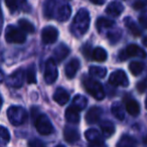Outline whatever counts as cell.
Returning <instances> with one entry per match:
<instances>
[{
    "mask_svg": "<svg viewBox=\"0 0 147 147\" xmlns=\"http://www.w3.org/2000/svg\"><path fill=\"white\" fill-rule=\"evenodd\" d=\"M90 15L86 9H81L78 11L73 21V28L75 33L79 35H84L88 31L90 26Z\"/></svg>",
    "mask_w": 147,
    "mask_h": 147,
    "instance_id": "1",
    "label": "cell"
},
{
    "mask_svg": "<svg viewBox=\"0 0 147 147\" xmlns=\"http://www.w3.org/2000/svg\"><path fill=\"white\" fill-rule=\"evenodd\" d=\"M83 85L86 91L94 97L96 100H103L105 97V91L103 86L96 80H93L90 78H84L83 80Z\"/></svg>",
    "mask_w": 147,
    "mask_h": 147,
    "instance_id": "2",
    "label": "cell"
},
{
    "mask_svg": "<svg viewBox=\"0 0 147 147\" xmlns=\"http://www.w3.org/2000/svg\"><path fill=\"white\" fill-rule=\"evenodd\" d=\"M7 116H8L9 121L14 126L23 124L26 121L27 118V114L24 109L21 108V107H16V106H12L8 109Z\"/></svg>",
    "mask_w": 147,
    "mask_h": 147,
    "instance_id": "3",
    "label": "cell"
},
{
    "mask_svg": "<svg viewBox=\"0 0 147 147\" xmlns=\"http://www.w3.org/2000/svg\"><path fill=\"white\" fill-rule=\"evenodd\" d=\"M5 39L10 43H23L26 39V35L22 29L20 30L13 25H9L5 30Z\"/></svg>",
    "mask_w": 147,
    "mask_h": 147,
    "instance_id": "4",
    "label": "cell"
},
{
    "mask_svg": "<svg viewBox=\"0 0 147 147\" xmlns=\"http://www.w3.org/2000/svg\"><path fill=\"white\" fill-rule=\"evenodd\" d=\"M35 128L37 132L43 136H47L53 133V126L47 115H39L35 120Z\"/></svg>",
    "mask_w": 147,
    "mask_h": 147,
    "instance_id": "5",
    "label": "cell"
},
{
    "mask_svg": "<svg viewBox=\"0 0 147 147\" xmlns=\"http://www.w3.org/2000/svg\"><path fill=\"white\" fill-rule=\"evenodd\" d=\"M59 71L57 69V65L53 59H49L45 63V81L47 84L51 85L55 82L57 79Z\"/></svg>",
    "mask_w": 147,
    "mask_h": 147,
    "instance_id": "6",
    "label": "cell"
},
{
    "mask_svg": "<svg viewBox=\"0 0 147 147\" xmlns=\"http://www.w3.org/2000/svg\"><path fill=\"white\" fill-rule=\"evenodd\" d=\"M109 83L115 87H127L129 85V81L127 75L124 71H115L109 77Z\"/></svg>",
    "mask_w": 147,
    "mask_h": 147,
    "instance_id": "7",
    "label": "cell"
},
{
    "mask_svg": "<svg viewBox=\"0 0 147 147\" xmlns=\"http://www.w3.org/2000/svg\"><path fill=\"white\" fill-rule=\"evenodd\" d=\"M128 57H138L143 59V57H146V53L138 45H130L126 47V49H124L119 53V57H120L121 61H125Z\"/></svg>",
    "mask_w": 147,
    "mask_h": 147,
    "instance_id": "8",
    "label": "cell"
},
{
    "mask_svg": "<svg viewBox=\"0 0 147 147\" xmlns=\"http://www.w3.org/2000/svg\"><path fill=\"white\" fill-rule=\"evenodd\" d=\"M59 36V31L53 26H47L42 29L41 32V39L45 45H49L53 43L57 39Z\"/></svg>",
    "mask_w": 147,
    "mask_h": 147,
    "instance_id": "9",
    "label": "cell"
},
{
    "mask_svg": "<svg viewBox=\"0 0 147 147\" xmlns=\"http://www.w3.org/2000/svg\"><path fill=\"white\" fill-rule=\"evenodd\" d=\"M85 137L91 146H102V145H104L101 134L95 129L87 130L85 133Z\"/></svg>",
    "mask_w": 147,
    "mask_h": 147,
    "instance_id": "10",
    "label": "cell"
},
{
    "mask_svg": "<svg viewBox=\"0 0 147 147\" xmlns=\"http://www.w3.org/2000/svg\"><path fill=\"white\" fill-rule=\"evenodd\" d=\"M24 78L25 75L23 74L22 69H18L9 76L8 80H7V84L12 88H20L23 84Z\"/></svg>",
    "mask_w": 147,
    "mask_h": 147,
    "instance_id": "11",
    "label": "cell"
},
{
    "mask_svg": "<svg viewBox=\"0 0 147 147\" xmlns=\"http://www.w3.org/2000/svg\"><path fill=\"white\" fill-rule=\"evenodd\" d=\"M80 69V61L78 59H73L65 65V73L67 79H74Z\"/></svg>",
    "mask_w": 147,
    "mask_h": 147,
    "instance_id": "12",
    "label": "cell"
},
{
    "mask_svg": "<svg viewBox=\"0 0 147 147\" xmlns=\"http://www.w3.org/2000/svg\"><path fill=\"white\" fill-rule=\"evenodd\" d=\"M101 115H102V109L99 107H92L88 111L85 119H86V122L88 124H95L100 120Z\"/></svg>",
    "mask_w": 147,
    "mask_h": 147,
    "instance_id": "13",
    "label": "cell"
},
{
    "mask_svg": "<svg viewBox=\"0 0 147 147\" xmlns=\"http://www.w3.org/2000/svg\"><path fill=\"white\" fill-rule=\"evenodd\" d=\"M124 10V6L121 2L118 1H112L111 3H109V5L106 8V12L108 15L113 17H117L121 14Z\"/></svg>",
    "mask_w": 147,
    "mask_h": 147,
    "instance_id": "14",
    "label": "cell"
},
{
    "mask_svg": "<svg viewBox=\"0 0 147 147\" xmlns=\"http://www.w3.org/2000/svg\"><path fill=\"white\" fill-rule=\"evenodd\" d=\"M69 49L65 45H59L53 51V57L55 63H61L69 55Z\"/></svg>",
    "mask_w": 147,
    "mask_h": 147,
    "instance_id": "15",
    "label": "cell"
},
{
    "mask_svg": "<svg viewBox=\"0 0 147 147\" xmlns=\"http://www.w3.org/2000/svg\"><path fill=\"white\" fill-rule=\"evenodd\" d=\"M80 110L78 108L71 105L65 111V119L69 123H74V124H77L80 121V114H79Z\"/></svg>",
    "mask_w": 147,
    "mask_h": 147,
    "instance_id": "16",
    "label": "cell"
},
{
    "mask_svg": "<svg viewBox=\"0 0 147 147\" xmlns=\"http://www.w3.org/2000/svg\"><path fill=\"white\" fill-rule=\"evenodd\" d=\"M53 100L61 106L65 105L69 100V94L63 88L57 89V91L53 94Z\"/></svg>",
    "mask_w": 147,
    "mask_h": 147,
    "instance_id": "17",
    "label": "cell"
},
{
    "mask_svg": "<svg viewBox=\"0 0 147 147\" xmlns=\"http://www.w3.org/2000/svg\"><path fill=\"white\" fill-rule=\"evenodd\" d=\"M63 137H65V140L69 144H74L80 139V134H79V132L76 129H71L67 127L63 131Z\"/></svg>",
    "mask_w": 147,
    "mask_h": 147,
    "instance_id": "18",
    "label": "cell"
},
{
    "mask_svg": "<svg viewBox=\"0 0 147 147\" xmlns=\"http://www.w3.org/2000/svg\"><path fill=\"white\" fill-rule=\"evenodd\" d=\"M126 111L132 116H137L140 113V105L134 99H128L125 103Z\"/></svg>",
    "mask_w": 147,
    "mask_h": 147,
    "instance_id": "19",
    "label": "cell"
},
{
    "mask_svg": "<svg viewBox=\"0 0 147 147\" xmlns=\"http://www.w3.org/2000/svg\"><path fill=\"white\" fill-rule=\"evenodd\" d=\"M124 23H125V25H126L127 28H128V30L130 31L135 37L140 36V35L142 34L141 29L139 28L138 25L136 24V22H135L131 17H126V18L124 19Z\"/></svg>",
    "mask_w": 147,
    "mask_h": 147,
    "instance_id": "20",
    "label": "cell"
},
{
    "mask_svg": "<svg viewBox=\"0 0 147 147\" xmlns=\"http://www.w3.org/2000/svg\"><path fill=\"white\" fill-rule=\"evenodd\" d=\"M71 14V9L69 7V5L65 4L63 6H61L59 9H57V20L61 21V22H63V21H67V19L69 18Z\"/></svg>",
    "mask_w": 147,
    "mask_h": 147,
    "instance_id": "21",
    "label": "cell"
},
{
    "mask_svg": "<svg viewBox=\"0 0 147 147\" xmlns=\"http://www.w3.org/2000/svg\"><path fill=\"white\" fill-rule=\"evenodd\" d=\"M101 131H102V135L106 138L111 137L115 132V127L113 125L112 122L110 121H104V122L101 123L100 125Z\"/></svg>",
    "mask_w": 147,
    "mask_h": 147,
    "instance_id": "22",
    "label": "cell"
},
{
    "mask_svg": "<svg viewBox=\"0 0 147 147\" xmlns=\"http://www.w3.org/2000/svg\"><path fill=\"white\" fill-rule=\"evenodd\" d=\"M107 51H105L103 47H96L94 51H92V57L94 61H100V63H103L107 59Z\"/></svg>",
    "mask_w": 147,
    "mask_h": 147,
    "instance_id": "23",
    "label": "cell"
},
{
    "mask_svg": "<svg viewBox=\"0 0 147 147\" xmlns=\"http://www.w3.org/2000/svg\"><path fill=\"white\" fill-rule=\"evenodd\" d=\"M115 23L112 19L109 18H104V17H100L98 20L96 21V27L99 31H102V29L108 28V27L113 26Z\"/></svg>",
    "mask_w": 147,
    "mask_h": 147,
    "instance_id": "24",
    "label": "cell"
},
{
    "mask_svg": "<svg viewBox=\"0 0 147 147\" xmlns=\"http://www.w3.org/2000/svg\"><path fill=\"white\" fill-rule=\"evenodd\" d=\"M129 69H130V71L132 73L133 76H138V75H140L141 73L143 71V69H144V65H143L142 63H140V61H132V63H130V65H129Z\"/></svg>",
    "mask_w": 147,
    "mask_h": 147,
    "instance_id": "25",
    "label": "cell"
},
{
    "mask_svg": "<svg viewBox=\"0 0 147 147\" xmlns=\"http://www.w3.org/2000/svg\"><path fill=\"white\" fill-rule=\"evenodd\" d=\"M18 25L20 27V29H22L25 33H32L34 32L35 28L33 26V24L30 21L26 20V19H19Z\"/></svg>",
    "mask_w": 147,
    "mask_h": 147,
    "instance_id": "26",
    "label": "cell"
},
{
    "mask_svg": "<svg viewBox=\"0 0 147 147\" xmlns=\"http://www.w3.org/2000/svg\"><path fill=\"white\" fill-rule=\"evenodd\" d=\"M112 113L118 120H123L124 119V110H123L121 103L116 102L112 105Z\"/></svg>",
    "mask_w": 147,
    "mask_h": 147,
    "instance_id": "27",
    "label": "cell"
},
{
    "mask_svg": "<svg viewBox=\"0 0 147 147\" xmlns=\"http://www.w3.org/2000/svg\"><path fill=\"white\" fill-rule=\"evenodd\" d=\"M73 105L79 110H84L85 107L87 106V99L86 97L82 96V95H77L73 101Z\"/></svg>",
    "mask_w": 147,
    "mask_h": 147,
    "instance_id": "28",
    "label": "cell"
},
{
    "mask_svg": "<svg viewBox=\"0 0 147 147\" xmlns=\"http://www.w3.org/2000/svg\"><path fill=\"white\" fill-rule=\"evenodd\" d=\"M25 78H26V82L28 83V84H35V83H36V73H35L34 65H30V67L26 69Z\"/></svg>",
    "mask_w": 147,
    "mask_h": 147,
    "instance_id": "29",
    "label": "cell"
},
{
    "mask_svg": "<svg viewBox=\"0 0 147 147\" xmlns=\"http://www.w3.org/2000/svg\"><path fill=\"white\" fill-rule=\"evenodd\" d=\"M90 74L94 77H98V78H104L105 75L107 74V69L105 67H96V65H93L89 69Z\"/></svg>",
    "mask_w": 147,
    "mask_h": 147,
    "instance_id": "30",
    "label": "cell"
},
{
    "mask_svg": "<svg viewBox=\"0 0 147 147\" xmlns=\"http://www.w3.org/2000/svg\"><path fill=\"white\" fill-rule=\"evenodd\" d=\"M10 140V134L7 128L4 126H0V144L6 145Z\"/></svg>",
    "mask_w": 147,
    "mask_h": 147,
    "instance_id": "31",
    "label": "cell"
},
{
    "mask_svg": "<svg viewBox=\"0 0 147 147\" xmlns=\"http://www.w3.org/2000/svg\"><path fill=\"white\" fill-rule=\"evenodd\" d=\"M136 144V141L134 140L133 137H130L128 135H124L123 137H121L120 141L117 143L118 146H132V145H135Z\"/></svg>",
    "mask_w": 147,
    "mask_h": 147,
    "instance_id": "32",
    "label": "cell"
},
{
    "mask_svg": "<svg viewBox=\"0 0 147 147\" xmlns=\"http://www.w3.org/2000/svg\"><path fill=\"white\" fill-rule=\"evenodd\" d=\"M55 1L53 0H49L47 3H45V16L49 18V17L53 16V8H55Z\"/></svg>",
    "mask_w": 147,
    "mask_h": 147,
    "instance_id": "33",
    "label": "cell"
},
{
    "mask_svg": "<svg viewBox=\"0 0 147 147\" xmlns=\"http://www.w3.org/2000/svg\"><path fill=\"white\" fill-rule=\"evenodd\" d=\"M5 4L8 7L9 10L13 12L18 7V0H5Z\"/></svg>",
    "mask_w": 147,
    "mask_h": 147,
    "instance_id": "34",
    "label": "cell"
},
{
    "mask_svg": "<svg viewBox=\"0 0 147 147\" xmlns=\"http://www.w3.org/2000/svg\"><path fill=\"white\" fill-rule=\"evenodd\" d=\"M136 88H137V90H138V92L142 94V93H144L145 91L147 90V82H145V81H140V82L137 84Z\"/></svg>",
    "mask_w": 147,
    "mask_h": 147,
    "instance_id": "35",
    "label": "cell"
},
{
    "mask_svg": "<svg viewBox=\"0 0 147 147\" xmlns=\"http://www.w3.org/2000/svg\"><path fill=\"white\" fill-rule=\"evenodd\" d=\"M91 49H92V47H91L90 45H85L84 47H83V53H84V55L88 59L92 57V51H91Z\"/></svg>",
    "mask_w": 147,
    "mask_h": 147,
    "instance_id": "36",
    "label": "cell"
},
{
    "mask_svg": "<svg viewBox=\"0 0 147 147\" xmlns=\"http://www.w3.org/2000/svg\"><path fill=\"white\" fill-rule=\"evenodd\" d=\"M139 22L141 23V25L147 28V10L141 13L140 17H139Z\"/></svg>",
    "mask_w": 147,
    "mask_h": 147,
    "instance_id": "37",
    "label": "cell"
},
{
    "mask_svg": "<svg viewBox=\"0 0 147 147\" xmlns=\"http://www.w3.org/2000/svg\"><path fill=\"white\" fill-rule=\"evenodd\" d=\"M144 5L145 4L142 0H136L134 2V4H133V8L136 9V10H140V9H142L144 7Z\"/></svg>",
    "mask_w": 147,
    "mask_h": 147,
    "instance_id": "38",
    "label": "cell"
},
{
    "mask_svg": "<svg viewBox=\"0 0 147 147\" xmlns=\"http://www.w3.org/2000/svg\"><path fill=\"white\" fill-rule=\"evenodd\" d=\"M28 145H29V146H33V147H35V146L40 147V146H43L45 144H43L42 142H40V141H38V140H33V141L28 142Z\"/></svg>",
    "mask_w": 147,
    "mask_h": 147,
    "instance_id": "39",
    "label": "cell"
},
{
    "mask_svg": "<svg viewBox=\"0 0 147 147\" xmlns=\"http://www.w3.org/2000/svg\"><path fill=\"white\" fill-rule=\"evenodd\" d=\"M91 2L94 3V4H103L105 2V0H90Z\"/></svg>",
    "mask_w": 147,
    "mask_h": 147,
    "instance_id": "40",
    "label": "cell"
},
{
    "mask_svg": "<svg viewBox=\"0 0 147 147\" xmlns=\"http://www.w3.org/2000/svg\"><path fill=\"white\" fill-rule=\"evenodd\" d=\"M2 24H3V16H2V12H1V8H0V32H1V29H2Z\"/></svg>",
    "mask_w": 147,
    "mask_h": 147,
    "instance_id": "41",
    "label": "cell"
},
{
    "mask_svg": "<svg viewBox=\"0 0 147 147\" xmlns=\"http://www.w3.org/2000/svg\"><path fill=\"white\" fill-rule=\"evenodd\" d=\"M142 42H143V45H144L145 47H147V36H146V37H144V38H143Z\"/></svg>",
    "mask_w": 147,
    "mask_h": 147,
    "instance_id": "42",
    "label": "cell"
},
{
    "mask_svg": "<svg viewBox=\"0 0 147 147\" xmlns=\"http://www.w3.org/2000/svg\"><path fill=\"white\" fill-rule=\"evenodd\" d=\"M3 79H4V76H3V73H2V71H0V83L2 82Z\"/></svg>",
    "mask_w": 147,
    "mask_h": 147,
    "instance_id": "43",
    "label": "cell"
},
{
    "mask_svg": "<svg viewBox=\"0 0 147 147\" xmlns=\"http://www.w3.org/2000/svg\"><path fill=\"white\" fill-rule=\"evenodd\" d=\"M3 104V100H2V97L0 96V109H1V106H2Z\"/></svg>",
    "mask_w": 147,
    "mask_h": 147,
    "instance_id": "44",
    "label": "cell"
},
{
    "mask_svg": "<svg viewBox=\"0 0 147 147\" xmlns=\"http://www.w3.org/2000/svg\"><path fill=\"white\" fill-rule=\"evenodd\" d=\"M144 143H145V144H147V136L144 138Z\"/></svg>",
    "mask_w": 147,
    "mask_h": 147,
    "instance_id": "45",
    "label": "cell"
},
{
    "mask_svg": "<svg viewBox=\"0 0 147 147\" xmlns=\"http://www.w3.org/2000/svg\"><path fill=\"white\" fill-rule=\"evenodd\" d=\"M145 107H146V109H147V98H146V100H145Z\"/></svg>",
    "mask_w": 147,
    "mask_h": 147,
    "instance_id": "46",
    "label": "cell"
},
{
    "mask_svg": "<svg viewBox=\"0 0 147 147\" xmlns=\"http://www.w3.org/2000/svg\"><path fill=\"white\" fill-rule=\"evenodd\" d=\"M146 79H147V75H146Z\"/></svg>",
    "mask_w": 147,
    "mask_h": 147,
    "instance_id": "47",
    "label": "cell"
}]
</instances>
